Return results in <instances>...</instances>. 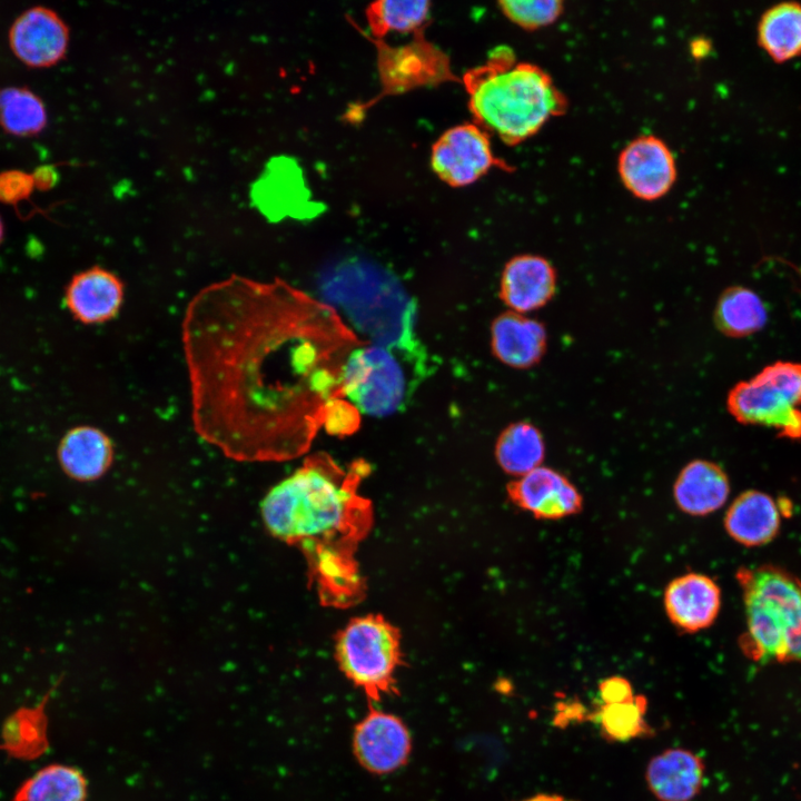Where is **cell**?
<instances>
[{
  "label": "cell",
  "instance_id": "30",
  "mask_svg": "<svg viewBox=\"0 0 801 801\" xmlns=\"http://www.w3.org/2000/svg\"><path fill=\"white\" fill-rule=\"evenodd\" d=\"M647 702L643 695L616 703H602L595 713L603 736L612 741H629L649 733L645 721Z\"/></svg>",
  "mask_w": 801,
  "mask_h": 801
},
{
  "label": "cell",
  "instance_id": "8",
  "mask_svg": "<svg viewBox=\"0 0 801 801\" xmlns=\"http://www.w3.org/2000/svg\"><path fill=\"white\" fill-rule=\"evenodd\" d=\"M801 363L764 366L728 393L726 408L741 424L771 427L782 437L801 438Z\"/></svg>",
  "mask_w": 801,
  "mask_h": 801
},
{
  "label": "cell",
  "instance_id": "17",
  "mask_svg": "<svg viewBox=\"0 0 801 801\" xmlns=\"http://www.w3.org/2000/svg\"><path fill=\"white\" fill-rule=\"evenodd\" d=\"M123 296L121 279L108 269L93 266L71 278L66 288L65 301L75 319L93 325L115 318Z\"/></svg>",
  "mask_w": 801,
  "mask_h": 801
},
{
  "label": "cell",
  "instance_id": "2",
  "mask_svg": "<svg viewBox=\"0 0 801 801\" xmlns=\"http://www.w3.org/2000/svg\"><path fill=\"white\" fill-rule=\"evenodd\" d=\"M367 472L365 464L346 471L313 455L261 504L268 531L304 552L323 604L348 606L364 595L354 553L373 524L372 504L357 490Z\"/></svg>",
  "mask_w": 801,
  "mask_h": 801
},
{
  "label": "cell",
  "instance_id": "23",
  "mask_svg": "<svg viewBox=\"0 0 801 801\" xmlns=\"http://www.w3.org/2000/svg\"><path fill=\"white\" fill-rule=\"evenodd\" d=\"M50 693L33 706H23L11 713L1 728L0 750L9 756L31 761L49 748L46 708Z\"/></svg>",
  "mask_w": 801,
  "mask_h": 801
},
{
  "label": "cell",
  "instance_id": "22",
  "mask_svg": "<svg viewBox=\"0 0 801 801\" xmlns=\"http://www.w3.org/2000/svg\"><path fill=\"white\" fill-rule=\"evenodd\" d=\"M58 458L66 474L78 481L100 477L111 465L110 438L99 428L77 426L68 431L58 447Z\"/></svg>",
  "mask_w": 801,
  "mask_h": 801
},
{
  "label": "cell",
  "instance_id": "21",
  "mask_svg": "<svg viewBox=\"0 0 801 801\" xmlns=\"http://www.w3.org/2000/svg\"><path fill=\"white\" fill-rule=\"evenodd\" d=\"M730 494L725 471L714 462L693 459L680 471L673 496L678 507L692 516H704L722 507Z\"/></svg>",
  "mask_w": 801,
  "mask_h": 801
},
{
  "label": "cell",
  "instance_id": "29",
  "mask_svg": "<svg viewBox=\"0 0 801 801\" xmlns=\"http://www.w3.org/2000/svg\"><path fill=\"white\" fill-rule=\"evenodd\" d=\"M47 123L42 100L26 88L10 87L0 90V126L14 136H33Z\"/></svg>",
  "mask_w": 801,
  "mask_h": 801
},
{
  "label": "cell",
  "instance_id": "6",
  "mask_svg": "<svg viewBox=\"0 0 801 801\" xmlns=\"http://www.w3.org/2000/svg\"><path fill=\"white\" fill-rule=\"evenodd\" d=\"M425 348L393 349L369 345L354 349L339 376L340 393L356 409L375 417L390 416L404 409L418 382L409 365L424 366Z\"/></svg>",
  "mask_w": 801,
  "mask_h": 801
},
{
  "label": "cell",
  "instance_id": "33",
  "mask_svg": "<svg viewBox=\"0 0 801 801\" xmlns=\"http://www.w3.org/2000/svg\"><path fill=\"white\" fill-rule=\"evenodd\" d=\"M602 703H616L634 695L631 683L622 676H610L599 685Z\"/></svg>",
  "mask_w": 801,
  "mask_h": 801
},
{
  "label": "cell",
  "instance_id": "20",
  "mask_svg": "<svg viewBox=\"0 0 801 801\" xmlns=\"http://www.w3.org/2000/svg\"><path fill=\"white\" fill-rule=\"evenodd\" d=\"M781 503L756 490L741 493L726 510L724 528L741 545L753 547L770 543L779 533Z\"/></svg>",
  "mask_w": 801,
  "mask_h": 801
},
{
  "label": "cell",
  "instance_id": "4",
  "mask_svg": "<svg viewBox=\"0 0 801 801\" xmlns=\"http://www.w3.org/2000/svg\"><path fill=\"white\" fill-rule=\"evenodd\" d=\"M317 285L322 299L372 345L424 348L415 335L417 303L390 269L368 258H342L320 271Z\"/></svg>",
  "mask_w": 801,
  "mask_h": 801
},
{
  "label": "cell",
  "instance_id": "32",
  "mask_svg": "<svg viewBox=\"0 0 801 801\" xmlns=\"http://www.w3.org/2000/svg\"><path fill=\"white\" fill-rule=\"evenodd\" d=\"M34 188L31 174L21 170L0 172V201L17 204L30 196Z\"/></svg>",
  "mask_w": 801,
  "mask_h": 801
},
{
  "label": "cell",
  "instance_id": "16",
  "mask_svg": "<svg viewBox=\"0 0 801 801\" xmlns=\"http://www.w3.org/2000/svg\"><path fill=\"white\" fill-rule=\"evenodd\" d=\"M669 620L685 633L711 626L721 609V590L716 582L701 573H686L672 580L663 597Z\"/></svg>",
  "mask_w": 801,
  "mask_h": 801
},
{
  "label": "cell",
  "instance_id": "7",
  "mask_svg": "<svg viewBox=\"0 0 801 801\" xmlns=\"http://www.w3.org/2000/svg\"><path fill=\"white\" fill-rule=\"evenodd\" d=\"M335 656L345 676L373 702L396 692L399 631L382 615L355 617L337 634Z\"/></svg>",
  "mask_w": 801,
  "mask_h": 801
},
{
  "label": "cell",
  "instance_id": "36",
  "mask_svg": "<svg viewBox=\"0 0 801 801\" xmlns=\"http://www.w3.org/2000/svg\"><path fill=\"white\" fill-rule=\"evenodd\" d=\"M2 239H3V224H2V220H1V218H0V244H1Z\"/></svg>",
  "mask_w": 801,
  "mask_h": 801
},
{
  "label": "cell",
  "instance_id": "25",
  "mask_svg": "<svg viewBox=\"0 0 801 801\" xmlns=\"http://www.w3.org/2000/svg\"><path fill=\"white\" fill-rule=\"evenodd\" d=\"M758 42L775 62H787L801 55V4L781 2L761 16Z\"/></svg>",
  "mask_w": 801,
  "mask_h": 801
},
{
  "label": "cell",
  "instance_id": "1",
  "mask_svg": "<svg viewBox=\"0 0 801 801\" xmlns=\"http://www.w3.org/2000/svg\"><path fill=\"white\" fill-rule=\"evenodd\" d=\"M322 310L286 283L231 275L189 301L181 340L196 433L239 462L306 451L326 397Z\"/></svg>",
  "mask_w": 801,
  "mask_h": 801
},
{
  "label": "cell",
  "instance_id": "9",
  "mask_svg": "<svg viewBox=\"0 0 801 801\" xmlns=\"http://www.w3.org/2000/svg\"><path fill=\"white\" fill-rule=\"evenodd\" d=\"M377 50V69L382 91L369 102L354 110L369 108L386 96L399 95L426 86H436L447 81H458L452 72L447 55L416 32L413 40L404 46L390 47L384 40L368 37Z\"/></svg>",
  "mask_w": 801,
  "mask_h": 801
},
{
  "label": "cell",
  "instance_id": "11",
  "mask_svg": "<svg viewBox=\"0 0 801 801\" xmlns=\"http://www.w3.org/2000/svg\"><path fill=\"white\" fill-rule=\"evenodd\" d=\"M352 745L357 762L366 771L383 775L407 762L412 736L400 718L372 706L355 725Z\"/></svg>",
  "mask_w": 801,
  "mask_h": 801
},
{
  "label": "cell",
  "instance_id": "35",
  "mask_svg": "<svg viewBox=\"0 0 801 801\" xmlns=\"http://www.w3.org/2000/svg\"><path fill=\"white\" fill-rule=\"evenodd\" d=\"M523 801H571L556 794H536Z\"/></svg>",
  "mask_w": 801,
  "mask_h": 801
},
{
  "label": "cell",
  "instance_id": "3",
  "mask_svg": "<svg viewBox=\"0 0 801 801\" xmlns=\"http://www.w3.org/2000/svg\"><path fill=\"white\" fill-rule=\"evenodd\" d=\"M474 123L508 146L534 136L567 108L552 77L534 63L517 61L507 46L492 49L483 65L462 79Z\"/></svg>",
  "mask_w": 801,
  "mask_h": 801
},
{
  "label": "cell",
  "instance_id": "19",
  "mask_svg": "<svg viewBox=\"0 0 801 801\" xmlns=\"http://www.w3.org/2000/svg\"><path fill=\"white\" fill-rule=\"evenodd\" d=\"M705 767L690 750L666 749L651 759L645 780L659 801H691L701 791Z\"/></svg>",
  "mask_w": 801,
  "mask_h": 801
},
{
  "label": "cell",
  "instance_id": "27",
  "mask_svg": "<svg viewBox=\"0 0 801 801\" xmlns=\"http://www.w3.org/2000/svg\"><path fill=\"white\" fill-rule=\"evenodd\" d=\"M87 795V779L78 768L52 763L24 780L11 801H86Z\"/></svg>",
  "mask_w": 801,
  "mask_h": 801
},
{
  "label": "cell",
  "instance_id": "13",
  "mask_svg": "<svg viewBox=\"0 0 801 801\" xmlns=\"http://www.w3.org/2000/svg\"><path fill=\"white\" fill-rule=\"evenodd\" d=\"M9 43L16 57L27 66L50 67L65 57L69 29L55 11L33 7L14 20Z\"/></svg>",
  "mask_w": 801,
  "mask_h": 801
},
{
  "label": "cell",
  "instance_id": "5",
  "mask_svg": "<svg viewBox=\"0 0 801 801\" xmlns=\"http://www.w3.org/2000/svg\"><path fill=\"white\" fill-rule=\"evenodd\" d=\"M745 630L739 637L744 655L758 663L801 662V580L773 565L740 567Z\"/></svg>",
  "mask_w": 801,
  "mask_h": 801
},
{
  "label": "cell",
  "instance_id": "18",
  "mask_svg": "<svg viewBox=\"0 0 801 801\" xmlns=\"http://www.w3.org/2000/svg\"><path fill=\"white\" fill-rule=\"evenodd\" d=\"M547 346L546 327L535 318L507 310L492 322V353L508 367L527 369L537 365Z\"/></svg>",
  "mask_w": 801,
  "mask_h": 801
},
{
  "label": "cell",
  "instance_id": "31",
  "mask_svg": "<svg viewBox=\"0 0 801 801\" xmlns=\"http://www.w3.org/2000/svg\"><path fill=\"white\" fill-rule=\"evenodd\" d=\"M497 4L510 21L525 30L552 24L564 10L558 0H506Z\"/></svg>",
  "mask_w": 801,
  "mask_h": 801
},
{
  "label": "cell",
  "instance_id": "15",
  "mask_svg": "<svg viewBox=\"0 0 801 801\" xmlns=\"http://www.w3.org/2000/svg\"><path fill=\"white\" fill-rule=\"evenodd\" d=\"M557 290V271L545 257L522 254L504 266L500 280V298L508 310L527 314L545 307Z\"/></svg>",
  "mask_w": 801,
  "mask_h": 801
},
{
  "label": "cell",
  "instance_id": "34",
  "mask_svg": "<svg viewBox=\"0 0 801 801\" xmlns=\"http://www.w3.org/2000/svg\"><path fill=\"white\" fill-rule=\"evenodd\" d=\"M34 188L39 190H48L53 188L59 181L58 170L50 165H43L34 169L31 174Z\"/></svg>",
  "mask_w": 801,
  "mask_h": 801
},
{
  "label": "cell",
  "instance_id": "26",
  "mask_svg": "<svg viewBox=\"0 0 801 801\" xmlns=\"http://www.w3.org/2000/svg\"><path fill=\"white\" fill-rule=\"evenodd\" d=\"M495 457L505 473L521 477L542 466L545 457L544 436L530 422H514L497 437Z\"/></svg>",
  "mask_w": 801,
  "mask_h": 801
},
{
  "label": "cell",
  "instance_id": "24",
  "mask_svg": "<svg viewBox=\"0 0 801 801\" xmlns=\"http://www.w3.org/2000/svg\"><path fill=\"white\" fill-rule=\"evenodd\" d=\"M715 327L723 335L741 338L761 330L768 320V309L752 289L735 285L724 289L713 312Z\"/></svg>",
  "mask_w": 801,
  "mask_h": 801
},
{
  "label": "cell",
  "instance_id": "28",
  "mask_svg": "<svg viewBox=\"0 0 801 801\" xmlns=\"http://www.w3.org/2000/svg\"><path fill=\"white\" fill-rule=\"evenodd\" d=\"M372 39L383 40L390 31L408 33L424 31L431 18V2L425 0L372 2L365 10Z\"/></svg>",
  "mask_w": 801,
  "mask_h": 801
},
{
  "label": "cell",
  "instance_id": "14",
  "mask_svg": "<svg viewBox=\"0 0 801 801\" xmlns=\"http://www.w3.org/2000/svg\"><path fill=\"white\" fill-rule=\"evenodd\" d=\"M507 494L515 505L541 520H560L583 508V497L575 485L545 466L508 483Z\"/></svg>",
  "mask_w": 801,
  "mask_h": 801
},
{
  "label": "cell",
  "instance_id": "10",
  "mask_svg": "<svg viewBox=\"0 0 801 801\" xmlns=\"http://www.w3.org/2000/svg\"><path fill=\"white\" fill-rule=\"evenodd\" d=\"M431 166L443 182L455 188L474 184L493 167L512 170L494 155L490 134L474 122L447 129L432 146Z\"/></svg>",
  "mask_w": 801,
  "mask_h": 801
},
{
  "label": "cell",
  "instance_id": "12",
  "mask_svg": "<svg viewBox=\"0 0 801 801\" xmlns=\"http://www.w3.org/2000/svg\"><path fill=\"white\" fill-rule=\"evenodd\" d=\"M617 171L624 187L645 201L666 195L676 180L675 158L671 149L653 135L639 136L622 149Z\"/></svg>",
  "mask_w": 801,
  "mask_h": 801
}]
</instances>
